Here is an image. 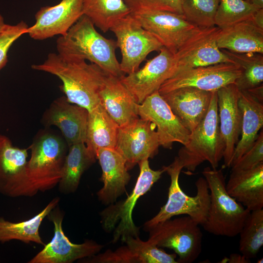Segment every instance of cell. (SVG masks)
<instances>
[{
  "instance_id": "32",
  "label": "cell",
  "mask_w": 263,
  "mask_h": 263,
  "mask_svg": "<svg viewBox=\"0 0 263 263\" xmlns=\"http://www.w3.org/2000/svg\"><path fill=\"white\" fill-rule=\"evenodd\" d=\"M239 251L248 259L255 258L263 245V209L250 211L239 234Z\"/></svg>"
},
{
  "instance_id": "31",
  "label": "cell",
  "mask_w": 263,
  "mask_h": 263,
  "mask_svg": "<svg viewBox=\"0 0 263 263\" xmlns=\"http://www.w3.org/2000/svg\"><path fill=\"white\" fill-rule=\"evenodd\" d=\"M221 50L241 68V74L234 83L239 91H247L263 84V54L257 53H238L225 49Z\"/></svg>"
},
{
  "instance_id": "5",
  "label": "cell",
  "mask_w": 263,
  "mask_h": 263,
  "mask_svg": "<svg viewBox=\"0 0 263 263\" xmlns=\"http://www.w3.org/2000/svg\"><path fill=\"white\" fill-rule=\"evenodd\" d=\"M163 167L170 178L168 200L158 213L144 224V229L148 231L160 222L183 214L189 216L202 225L207 220L210 204L209 190L206 180L200 177L196 180V194L190 196L182 190L179 185V177L184 167L177 156L171 164Z\"/></svg>"
},
{
  "instance_id": "16",
  "label": "cell",
  "mask_w": 263,
  "mask_h": 263,
  "mask_svg": "<svg viewBox=\"0 0 263 263\" xmlns=\"http://www.w3.org/2000/svg\"><path fill=\"white\" fill-rule=\"evenodd\" d=\"M138 113L139 117L155 125L160 146L171 149L174 142L183 145L188 143L190 132L173 113L158 91L138 104Z\"/></svg>"
},
{
  "instance_id": "19",
  "label": "cell",
  "mask_w": 263,
  "mask_h": 263,
  "mask_svg": "<svg viewBox=\"0 0 263 263\" xmlns=\"http://www.w3.org/2000/svg\"><path fill=\"white\" fill-rule=\"evenodd\" d=\"M220 132L225 144V167H230L241 135L242 114L239 106V91L234 83L217 91Z\"/></svg>"
},
{
  "instance_id": "20",
  "label": "cell",
  "mask_w": 263,
  "mask_h": 263,
  "mask_svg": "<svg viewBox=\"0 0 263 263\" xmlns=\"http://www.w3.org/2000/svg\"><path fill=\"white\" fill-rule=\"evenodd\" d=\"M88 111L69 102L65 96L55 100L43 116L47 126H55L60 131L68 147L85 143Z\"/></svg>"
},
{
  "instance_id": "33",
  "label": "cell",
  "mask_w": 263,
  "mask_h": 263,
  "mask_svg": "<svg viewBox=\"0 0 263 263\" xmlns=\"http://www.w3.org/2000/svg\"><path fill=\"white\" fill-rule=\"evenodd\" d=\"M259 9L245 0H220L215 25L222 29L250 19Z\"/></svg>"
},
{
  "instance_id": "22",
  "label": "cell",
  "mask_w": 263,
  "mask_h": 263,
  "mask_svg": "<svg viewBox=\"0 0 263 263\" xmlns=\"http://www.w3.org/2000/svg\"><path fill=\"white\" fill-rule=\"evenodd\" d=\"M96 158L102 169L103 187L97 192L98 199L104 204L114 203L126 191L131 176L123 157L114 148L97 150Z\"/></svg>"
},
{
  "instance_id": "21",
  "label": "cell",
  "mask_w": 263,
  "mask_h": 263,
  "mask_svg": "<svg viewBox=\"0 0 263 263\" xmlns=\"http://www.w3.org/2000/svg\"><path fill=\"white\" fill-rule=\"evenodd\" d=\"M213 92L185 87L161 95L183 125L191 132L205 117Z\"/></svg>"
},
{
  "instance_id": "13",
  "label": "cell",
  "mask_w": 263,
  "mask_h": 263,
  "mask_svg": "<svg viewBox=\"0 0 263 263\" xmlns=\"http://www.w3.org/2000/svg\"><path fill=\"white\" fill-rule=\"evenodd\" d=\"M56 207L47 215L48 219L54 224L53 238L28 263H71L98 253L103 245L92 240H87L81 244H75L69 240L64 234L62 226L64 214Z\"/></svg>"
},
{
  "instance_id": "30",
  "label": "cell",
  "mask_w": 263,
  "mask_h": 263,
  "mask_svg": "<svg viewBox=\"0 0 263 263\" xmlns=\"http://www.w3.org/2000/svg\"><path fill=\"white\" fill-rule=\"evenodd\" d=\"M83 15L103 32L130 11L123 0H83Z\"/></svg>"
},
{
  "instance_id": "43",
  "label": "cell",
  "mask_w": 263,
  "mask_h": 263,
  "mask_svg": "<svg viewBox=\"0 0 263 263\" xmlns=\"http://www.w3.org/2000/svg\"><path fill=\"white\" fill-rule=\"evenodd\" d=\"M259 8H263V0H245Z\"/></svg>"
},
{
  "instance_id": "41",
  "label": "cell",
  "mask_w": 263,
  "mask_h": 263,
  "mask_svg": "<svg viewBox=\"0 0 263 263\" xmlns=\"http://www.w3.org/2000/svg\"><path fill=\"white\" fill-rule=\"evenodd\" d=\"M251 95L263 102V84L253 89L246 91Z\"/></svg>"
},
{
  "instance_id": "29",
  "label": "cell",
  "mask_w": 263,
  "mask_h": 263,
  "mask_svg": "<svg viewBox=\"0 0 263 263\" xmlns=\"http://www.w3.org/2000/svg\"><path fill=\"white\" fill-rule=\"evenodd\" d=\"M59 200L58 197L53 199L41 212L25 221L13 223L0 217V242L17 240L27 244L34 242L45 245L39 228L43 219L57 206Z\"/></svg>"
},
{
  "instance_id": "12",
  "label": "cell",
  "mask_w": 263,
  "mask_h": 263,
  "mask_svg": "<svg viewBox=\"0 0 263 263\" xmlns=\"http://www.w3.org/2000/svg\"><path fill=\"white\" fill-rule=\"evenodd\" d=\"M131 14L173 55L201 29L188 21L181 14L166 11Z\"/></svg>"
},
{
  "instance_id": "42",
  "label": "cell",
  "mask_w": 263,
  "mask_h": 263,
  "mask_svg": "<svg viewBox=\"0 0 263 263\" xmlns=\"http://www.w3.org/2000/svg\"><path fill=\"white\" fill-rule=\"evenodd\" d=\"M252 19L256 25L263 29V8L258 9L254 14Z\"/></svg>"
},
{
  "instance_id": "40",
  "label": "cell",
  "mask_w": 263,
  "mask_h": 263,
  "mask_svg": "<svg viewBox=\"0 0 263 263\" xmlns=\"http://www.w3.org/2000/svg\"><path fill=\"white\" fill-rule=\"evenodd\" d=\"M220 263H249L250 261L242 254L233 253L230 254L229 257L224 258Z\"/></svg>"
},
{
  "instance_id": "28",
  "label": "cell",
  "mask_w": 263,
  "mask_h": 263,
  "mask_svg": "<svg viewBox=\"0 0 263 263\" xmlns=\"http://www.w3.org/2000/svg\"><path fill=\"white\" fill-rule=\"evenodd\" d=\"M68 148L58 184L59 191L65 194L76 190L83 173L96 159L87 149L85 143H75Z\"/></svg>"
},
{
  "instance_id": "15",
  "label": "cell",
  "mask_w": 263,
  "mask_h": 263,
  "mask_svg": "<svg viewBox=\"0 0 263 263\" xmlns=\"http://www.w3.org/2000/svg\"><path fill=\"white\" fill-rule=\"evenodd\" d=\"M27 149L13 145L0 134V193L9 197L33 196L37 194L25 175Z\"/></svg>"
},
{
  "instance_id": "35",
  "label": "cell",
  "mask_w": 263,
  "mask_h": 263,
  "mask_svg": "<svg viewBox=\"0 0 263 263\" xmlns=\"http://www.w3.org/2000/svg\"><path fill=\"white\" fill-rule=\"evenodd\" d=\"M126 245L138 258L140 263H178L177 255L168 254L148 240L142 241L139 237H127Z\"/></svg>"
},
{
  "instance_id": "14",
  "label": "cell",
  "mask_w": 263,
  "mask_h": 263,
  "mask_svg": "<svg viewBox=\"0 0 263 263\" xmlns=\"http://www.w3.org/2000/svg\"><path fill=\"white\" fill-rule=\"evenodd\" d=\"M160 144L155 125L140 117L119 127L115 149L124 158L129 170L141 161L152 158Z\"/></svg>"
},
{
  "instance_id": "8",
  "label": "cell",
  "mask_w": 263,
  "mask_h": 263,
  "mask_svg": "<svg viewBox=\"0 0 263 263\" xmlns=\"http://www.w3.org/2000/svg\"><path fill=\"white\" fill-rule=\"evenodd\" d=\"M199 224L187 215L160 222L148 231V240L159 247L174 251L178 263H192L202 251L203 234Z\"/></svg>"
},
{
  "instance_id": "34",
  "label": "cell",
  "mask_w": 263,
  "mask_h": 263,
  "mask_svg": "<svg viewBox=\"0 0 263 263\" xmlns=\"http://www.w3.org/2000/svg\"><path fill=\"white\" fill-rule=\"evenodd\" d=\"M220 0H182L185 19L200 28L215 25V17Z\"/></svg>"
},
{
  "instance_id": "10",
  "label": "cell",
  "mask_w": 263,
  "mask_h": 263,
  "mask_svg": "<svg viewBox=\"0 0 263 263\" xmlns=\"http://www.w3.org/2000/svg\"><path fill=\"white\" fill-rule=\"evenodd\" d=\"M220 30L216 26L201 28L187 40L173 55V68L170 78L190 69L234 62L218 47L217 38Z\"/></svg>"
},
{
  "instance_id": "24",
  "label": "cell",
  "mask_w": 263,
  "mask_h": 263,
  "mask_svg": "<svg viewBox=\"0 0 263 263\" xmlns=\"http://www.w3.org/2000/svg\"><path fill=\"white\" fill-rule=\"evenodd\" d=\"M227 193L249 211L263 207V163L246 170L231 169Z\"/></svg>"
},
{
  "instance_id": "6",
  "label": "cell",
  "mask_w": 263,
  "mask_h": 263,
  "mask_svg": "<svg viewBox=\"0 0 263 263\" xmlns=\"http://www.w3.org/2000/svg\"><path fill=\"white\" fill-rule=\"evenodd\" d=\"M67 144L60 137L43 133L30 146L31 155L25 167V175L37 193L53 188L61 177L67 154Z\"/></svg>"
},
{
  "instance_id": "7",
  "label": "cell",
  "mask_w": 263,
  "mask_h": 263,
  "mask_svg": "<svg viewBox=\"0 0 263 263\" xmlns=\"http://www.w3.org/2000/svg\"><path fill=\"white\" fill-rule=\"evenodd\" d=\"M138 164L140 173L130 195L126 199L111 205L101 213L103 226L105 230L110 231L119 222L113 233V243L117 242L120 239L124 242L128 236L138 237L139 228L135 225L132 220L133 208L138 199L149 191L165 172L163 167L159 170L152 169L148 159L144 160Z\"/></svg>"
},
{
  "instance_id": "39",
  "label": "cell",
  "mask_w": 263,
  "mask_h": 263,
  "mask_svg": "<svg viewBox=\"0 0 263 263\" xmlns=\"http://www.w3.org/2000/svg\"><path fill=\"white\" fill-rule=\"evenodd\" d=\"M263 163V132L258 137L251 148L232 166L231 169L246 170L253 169Z\"/></svg>"
},
{
  "instance_id": "18",
  "label": "cell",
  "mask_w": 263,
  "mask_h": 263,
  "mask_svg": "<svg viewBox=\"0 0 263 263\" xmlns=\"http://www.w3.org/2000/svg\"><path fill=\"white\" fill-rule=\"evenodd\" d=\"M159 51L157 56L148 60L142 68L120 78L138 104L158 91L163 83L171 76L173 54L164 47Z\"/></svg>"
},
{
  "instance_id": "44",
  "label": "cell",
  "mask_w": 263,
  "mask_h": 263,
  "mask_svg": "<svg viewBox=\"0 0 263 263\" xmlns=\"http://www.w3.org/2000/svg\"><path fill=\"white\" fill-rule=\"evenodd\" d=\"M4 21V19L1 15L0 14V32L2 31L6 25Z\"/></svg>"
},
{
  "instance_id": "38",
  "label": "cell",
  "mask_w": 263,
  "mask_h": 263,
  "mask_svg": "<svg viewBox=\"0 0 263 263\" xmlns=\"http://www.w3.org/2000/svg\"><path fill=\"white\" fill-rule=\"evenodd\" d=\"M87 260V263H140L136 255L127 246H122L115 251L108 249L96 254Z\"/></svg>"
},
{
  "instance_id": "9",
  "label": "cell",
  "mask_w": 263,
  "mask_h": 263,
  "mask_svg": "<svg viewBox=\"0 0 263 263\" xmlns=\"http://www.w3.org/2000/svg\"><path fill=\"white\" fill-rule=\"evenodd\" d=\"M110 31L116 38L117 47L122 56L120 69L125 75L137 71L149 54L159 51L163 47L131 13L117 20Z\"/></svg>"
},
{
  "instance_id": "11",
  "label": "cell",
  "mask_w": 263,
  "mask_h": 263,
  "mask_svg": "<svg viewBox=\"0 0 263 263\" xmlns=\"http://www.w3.org/2000/svg\"><path fill=\"white\" fill-rule=\"evenodd\" d=\"M241 72V67L234 62L198 67L181 72L168 79L158 92L162 94L185 87L217 92L225 86L234 83Z\"/></svg>"
},
{
  "instance_id": "27",
  "label": "cell",
  "mask_w": 263,
  "mask_h": 263,
  "mask_svg": "<svg viewBox=\"0 0 263 263\" xmlns=\"http://www.w3.org/2000/svg\"><path fill=\"white\" fill-rule=\"evenodd\" d=\"M119 128L99 104L88 112L85 142L87 149L95 157L99 149H115Z\"/></svg>"
},
{
  "instance_id": "37",
  "label": "cell",
  "mask_w": 263,
  "mask_h": 263,
  "mask_svg": "<svg viewBox=\"0 0 263 263\" xmlns=\"http://www.w3.org/2000/svg\"><path fill=\"white\" fill-rule=\"evenodd\" d=\"M29 26L23 21L15 25L6 24L0 32V71L8 61V52L13 43L22 35L26 34Z\"/></svg>"
},
{
  "instance_id": "3",
  "label": "cell",
  "mask_w": 263,
  "mask_h": 263,
  "mask_svg": "<svg viewBox=\"0 0 263 263\" xmlns=\"http://www.w3.org/2000/svg\"><path fill=\"white\" fill-rule=\"evenodd\" d=\"M202 173L207 182L210 198L207 217L202 226L215 235L236 236L250 211L227 193L222 169L207 167Z\"/></svg>"
},
{
  "instance_id": "45",
  "label": "cell",
  "mask_w": 263,
  "mask_h": 263,
  "mask_svg": "<svg viewBox=\"0 0 263 263\" xmlns=\"http://www.w3.org/2000/svg\"><path fill=\"white\" fill-rule=\"evenodd\" d=\"M263 258H262V259H261L260 260H258L257 261V263H263Z\"/></svg>"
},
{
  "instance_id": "23",
  "label": "cell",
  "mask_w": 263,
  "mask_h": 263,
  "mask_svg": "<svg viewBox=\"0 0 263 263\" xmlns=\"http://www.w3.org/2000/svg\"><path fill=\"white\" fill-rule=\"evenodd\" d=\"M100 104L119 127L139 118L138 104L120 78L108 74L99 92Z\"/></svg>"
},
{
  "instance_id": "26",
  "label": "cell",
  "mask_w": 263,
  "mask_h": 263,
  "mask_svg": "<svg viewBox=\"0 0 263 263\" xmlns=\"http://www.w3.org/2000/svg\"><path fill=\"white\" fill-rule=\"evenodd\" d=\"M238 103L242 114L241 137L235 147L230 167L251 148L263 126L262 102L246 91H239Z\"/></svg>"
},
{
  "instance_id": "25",
  "label": "cell",
  "mask_w": 263,
  "mask_h": 263,
  "mask_svg": "<svg viewBox=\"0 0 263 263\" xmlns=\"http://www.w3.org/2000/svg\"><path fill=\"white\" fill-rule=\"evenodd\" d=\"M220 49L238 53L263 54V29L252 18L221 29L217 38Z\"/></svg>"
},
{
  "instance_id": "4",
  "label": "cell",
  "mask_w": 263,
  "mask_h": 263,
  "mask_svg": "<svg viewBox=\"0 0 263 263\" xmlns=\"http://www.w3.org/2000/svg\"><path fill=\"white\" fill-rule=\"evenodd\" d=\"M225 144L220 132L217 92H213L208 111L190 132L188 143L179 150L177 157L184 168L190 172L207 161L217 169L223 158Z\"/></svg>"
},
{
  "instance_id": "17",
  "label": "cell",
  "mask_w": 263,
  "mask_h": 263,
  "mask_svg": "<svg viewBox=\"0 0 263 263\" xmlns=\"http://www.w3.org/2000/svg\"><path fill=\"white\" fill-rule=\"evenodd\" d=\"M82 15L83 0H61L55 5L41 7L26 34L38 40L63 36Z\"/></svg>"
},
{
  "instance_id": "36",
  "label": "cell",
  "mask_w": 263,
  "mask_h": 263,
  "mask_svg": "<svg viewBox=\"0 0 263 263\" xmlns=\"http://www.w3.org/2000/svg\"><path fill=\"white\" fill-rule=\"evenodd\" d=\"M130 11H166L183 15L182 0H123Z\"/></svg>"
},
{
  "instance_id": "2",
  "label": "cell",
  "mask_w": 263,
  "mask_h": 263,
  "mask_svg": "<svg viewBox=\"0 0 263 263\" xmlns=\"http://www.w3.org/2000/svg\"><path fill=\"white\" fill-rule=\"evenodd\" d=\"M56 47L57 54L66 59L88 60L117 77L125 75L115 55L116 41L100 34L92 20L84 15L65 35L57 38Z\"/></svg>"
},
{
  "instance_id": "1",
  "label": "cell",
  "mask_w": 263,
  "mask_h": 263,
  "mask_svg": "<svg viewBox=\"0 0 263 263\" xmlns=\"http://www.w3.org/2000/svg\"><path fill=\"white\" fill-rule=\"evenodd\" d=\"M31 68L58 77L67 100L88 112L100 103L99 92L109 74L94 63L67 60L54 53H50L42 63L33 64Z\"/></svg>"
}]
</instances>
